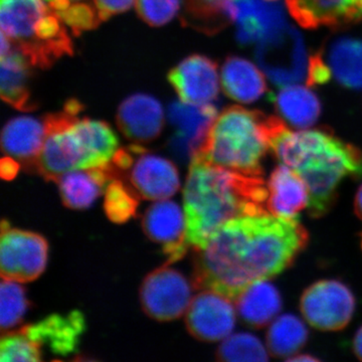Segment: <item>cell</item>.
Listing matches in <instances>:
<instances>
[{
	"label": "cell",
	"mask_w": 362,
	"mask_h": 362,
	"mask_svg": "<svg viewBox=\"0 0 362 362\" xmlns=\"http://www.w3.org/2000/svg\"><path fill=\"white\" fill-rule=\"evenodd\" d=\"M235 303L243 322L252 328L266 327L282 309L280 293L267 280L250 286L235 300Z\"/></svg>",
	"instance_id": "cb8c5ba5"
},
{
	"label": "cell",
	"mask_w": 362,
	"mask_h": 362,
	"mask_svg": "<svg viewBox=\"0 0 362 362\" xmlns=\"http://www.w3.org/2000/svg\"><path fill=\"white\" fill-rule=\"evenodd\" d=\"M185 325L190 335L201 341L226 339L235 325L232 300L211 290H202L190 301L185 312Z\"/></svg>",
	"instance_id": "7c38bea8"
},
{
	"label": "cell",
	"mask_w": 362,
	"mask_h": 362,
	"mask_svg": "<svg viewBox=\"0 0 362 362\" xmlns=\"http://www.w3.org/2000/svg\"><path fill=\"white\" fill-rule=\"evenodd\" d=\"M0 361L2 362H37L42 361V352L21 330L2 335L0 342Z\"/></svg>",
	"instance_id": "836d02e7"
},
{
	"label": "cell",
	"mask_w": 362,
	"mask_h": 362,
	"mask_svg": "<svg viewBox=\"0 0 362 362\" xmlns=\"http://www.w3.org/2000/svg\"><path fill=\"white\" fill-rule=\"evenodd\" d=\"M168 81L183 103L211 104L220 92L218 65L202 54H192L169 71Z\"/></svg>",
	"instance_id": "9a60e30c"
},
{
	"label": "cell",
	"mask_w": 362,
	"mask_h": 362,
	"mask_svg": "<svg viewBox=\"0 0 362 362\" xmlns=\"http://www.w3.org/2000/svg\"><path fill=\"white\" fill-rule=\"evenodd\" d=\"M270 130L271 117L244 107H228L216 117L204 146L192 158L263 176L262 161L271 149Z\"/></svg>",
	"instance_id": "277c9868"
},
{
	"label": "cell",
	"mask_w": 362,
	"mask_h": 362,
	"mask_svg": "<svg viewBox=\"0 0 362 362\" xmlns=\"http://www.w3.org/2000/svg\"><path fill=\"white\" fill-rule=\"evenodd\" d=\"M45 2H47V4H51L52 2L56 1V0H45Z\"/></svg>",
	"instance_id": "ee69618b"
},
{
	"label": "cell",
	"mask_w": 362,
	"mask_h": 362,
	"mask_svg": "<svg viewBox=\"0 0 362 362\" xmlns=\"http://www.w3.org/2000/svg\"><path fill=\"white\" fill-rule=\"evenodd\" d=\"M45 137L44 121L30 116L11 119L1 133V148L20 162L25 170L35 171Z\"/></svg>",
	"instance_id": "44dd1931"
},
{
	"label": "cell",
	"mask_w": 362,
	"mask_h": 362,
	"mask_svg": "<svg viewBox=\"0 0 362 362\" xmlns=\"http://www.w3.org/2000/svg\"><path fill=\"white\" fill-rule=\"evenodd\" d=\"M286 6L292 18L308 30L341 28L362 20L356 0H286Z\"/></svg>",
	"instance_id": "d6986e66"
},
{
	"label": "cell",
	"mask_w": 362,
	"mask_h": 362,
	"mask_svg": "<svg viewBox=\"0 0 362 362\" xmlns=\"http://www.w3.org/2000/svg\"><path fill=\"white\" fill-rule=\"evenodd\" d=\"M308 240V232L297 218L271 214L233 218L206 246L194 249L192 286L235 302L250 286L289 268Z\"/></svg>",
	"instance_id": "6da1fadb"
},
{
	"label": "cell",
	"mask_w": 362,
	"mask_h": 362,
	"mask_svg": "<svg viewBox=\"0 0 362 362\" xmlns=\"http://www.w3.org/2000/svg\"><path fill=\"white\" fill-rule=\"evenodd\" d=\"M86 329L84 315L71 311L66 315L52 314L21 331L40 347L49 349L52 354L65 357L77 350L80 338Z\"/></svg>",
	"instance_id": "e0dca14e"
},
{
	"label": "cell",
	"mask_w": 362,
	"mask_h": 362,
	"mask_svg": "<svg viewBox=\"0 0 362 362\" xmlns=\"http://www.w3.org/2000/svg\"><path fill=\"white\" fill-rule=\"evenodd\" d=\"M269 351L258 337L251 333H237L223 339L216 350L220 361H267Z\"/></svg>",
	"instance_id": "4dcf8cb0"
},
{
	"label": "cell",
	"mask_w": 362,
	"mask_h": 362,
	"mask_svg": "<svg viewBox=\"0 0 362 362\" xmlns=\"http://www.w3.org/2000/svg\"><path fill=\"white\" fill-rule=\"evenodd\" d=\"M216 117L218 110L211 104H171L168 118L175 128V134L169 141L171 150L181 158L192 160L204 146Z\"/></svg>",
	"instance_id": "5bb4252c"
},
{
	"label": "cell",
	"mask_w": 362,
	"mask_h": 362,
	"mask_svg": "<svg viewBox=\"0 0 362 362\" xmlns=\"http://www.w3.org/2000/svg\"><path fill=\"white\" fill-rule=\"evenodd\" d=\"M57 14L75 35L95 30L102 23L96 6L85 1L73 2Z\"/></svg>",
	"instance_id": "e575fe53"
},
{
	"label": "cell",
	"mask_w": 362,
	"mask_h": 362,
	"mask_svg": "<svg viewBox=\"0 0 362 362\" xmlns=\"http://www.w3.org/2000/svg\"><path fill=\"white\" fill-rule=\"evenodd\" d=\"M115 180L111 164L103 168L76 169L62 175L59 183L62 201L71 209L92 206L111 180Z\"/></svg>",
	"instance_id": "7402d4cb"
},
{
	"label": "cell",
	"mask_w": 362,
	"mask_h": 362,
	"mask_svg": "<svg viewBox=\"0 0 362 362\" xmlns=\"http://www.w3.org/2000/svg\"><path fill=\"white\" fill-rule=\"evenodd\" d=\"M361 249H362V235H361Z\"/></svg>",
	"instance_id": "f6af8a7d"
},
{
	"label": "cell",
	"mask_w": 362,
	"mask_h": 362,
	"mask_svg": "<svg viewBox=\"0 0 362 362\" xmlns=\"http://www.w3.org/2000/svg\"><path fill=\"white\" fill-rule=\"evenodd\" d=\"M270 99L279 114L295 128L310 127L321 114L319 98L301 86L284 88L278 94H272Z\"/></svg>",
	"instance_id": "484cf974"
},
{
	"label": "cell",
	"mask_w": 362,
	"mask_h": 362,
	"mask_svg": "<svg viewBox=\"0 0 362 362\" xmlns=\"http://www.w3.org/2000/svg\"><path fill=\"white\" fill-rule=\"evenodd\" d=\"M145 235L160 245L168 257L165 265L180 261L190 246L187 240V218L175 202L163 199L151 204L142 218Z\"/></svg>",
	"instance_id": "4fadbf2b"
},
{
	"label": "cell",
	"mask_w": 362,
	"mask_h": 362,
	"mask_svg": "<svg viewBox=\"0 0 362 362\" xmlns=\"http://www.w3.org/2000/svg\"><path fill=\"white\" fill-rule=\"evenodd\" d=\"M354 351L357 358L362 361V326L357 331L354 340Z\"/></svg>",
	"instance_id": "ab89813d"
},
{
	"label": "cell",
	"mask_w": 362,
	"mask_h": 362,
	"mask_svg": "<svg viewBox=\"0 0 362 362\" xmlns=\"http://www.w3.org/2000/svg\"><path fill=\"white\" fill-rule=\"evenodd\" d=\"M354 211L362 221V185L357 190L356 199H354Z\"/></svg>",
	"instance_id": "60d3db41"
},
{
	"label": "cell",
	"mask_w": 362,
	"mask_h": 362,
	"mask_svg": "<svg viewBox=\"0 0 362 362\" xmlns=\"http://www.w3.org/2000/svg\"><path fill=\"white\" fill-rule=\"evenodd\" d=\"M32 66L23 52L14 47L1 56V98L18 111L30 112L37 108L30 89Z\"/></svg>",
	"instance_id": "603a6c76"
},
{
	"label": "cell",
	"mask_w": 362,
	"mask_h": 362,
	"mask_svg": "<svg viewBox=\"0 0 362 362\" xmlns=\"http://www.w3.org/2000/svg\"><path fill=\"white\" fill-rule=\"evenodd\" d=\"M288 361H318V358H316V357L310 356V354H300V356H297V354H295V356H293L292 357H290V358H288Z\"/></svg>",
	"instance_id": "b9f144b4"
},
{
	"label": "cell",
	"mask_w": 362,
	"mask_h": 362,
	"mask_svg": "<svg viewBox=\"0 0 362 362\" xmlns=\"http://www.w3.org/2000/svg\"><path fill=\"white\" fill-rule=\"evenodd\" d=\"M356 298L346 285L337 280H321L305 290L300 311L312 327L320 331H340L351 321Z\"/></svg>",
	"instance_id": "9c48e42d"
},
{
	"label": "cell",
	"mask_w": 362,
	"mask_h": 362,
	"mask_svg": "<svg viewBox=\"0 0 362 362\" xmlns=\"http://www.w3.org/2000/svg\"><path fill=\"white\" fill-rule=\"evenodd\" d=\"M180 0H136V11L150 26H162L175 18Z\"/></svg>",
	"instance_id": "d590c367"
},
{
	"label": "cell",
	"mask_w": 362,
	"mask_h": 362,
	"mask_svg": "<svg viewBox=\"0 0 362 362\" xmlns=\"http://www.w3.org/2000/svg\"><path fill=\"white\" fill-rule=\"evenodd\" d=\"M1 33L30 65L49 68L73 54L66 25L42 0H0Z\"/></svg>",
	"instance_id": "5b68a950"
},
{
	"label": "cell",
	"mask_w": 362,
	"mask_h": 362,
	"mask_svg": "<svg viewBox=\"0 0 362 362\" xmlns=\"http://www.w3.org/2000/svg\"><path fill=\"white\" fill-rule=\"evenodd\" d=\"M181 21L206 35L220 33L233 23L230 0H185Z\"/></svg>",
	"instance_id": "f546056e"
},
{
	"label": "cell",
	"mask_w": 362,
	"mask_h": 362,
	"mask_svg": "<svg viewBox=\"0 0 362 362\" xmlns=\"http://www.w3.org/2000/svg\"><path fill=\"white\" fill-rule=\"evenodd\" d=\"M134 146V160L120 180L127 178L126 182L140 199L158 202L175 195L180 189V180L173 162L150 153L139 145Z\"/></svg>",
	"instance_id": "8fae6325"
},
{
	"label": "cell",
	"mask_w": 362,
	"mask_h": 362,
	"mask_svg": "<svg viewBox=\"0 0 362 362\" xmlns=\"http://www.w3.org/2000/svg\"><path fill=\"white\" fill-rule=\"evenodd\" d=\"M116 120L119 129L127 139L136 143L151 142L163 130V108L154 97L132 95L119 107Z\"/></svg>",
	"instance_id": "ac0fdd59"
},
{
	"label": "cell",
	"mask_w": 362,
	"mask_h": 362,
	"mask_svg": "<svg viewBox=\"0 0 362 362\" xmlns=\"http://www.w3.org/2000/svg\"><path fill=\"white\" fill-rule=\"evenodd\" d=\"M21 168V163L16 161L13 157L7 156L2 159L0 163V173L4 180H13L18 175V169Z\"/></svg>",
	"instance_id": "f35d334b"
},
{
	"label": "cell",
	"mask_w": 362,
	"mask_h": 362,
	"mask_svg": "<svg viewBox=\"0 0 362 362\" xmlns=\"http://www.w3.org/2000/svg\"><path fill=\"white\" fill-rule=\"evenodd\" d=\"M221 85L226 96L249 104L265 94L267 85L261 71L240 57H228L221 69Z\"/></svg>",
	"instance_id": "d4e9b609"
},
{
	"label": "cell",
	"mask_w": 362,
	"mask_h": 362,
	"mask_svg": "<svg viewBox=\"0 0 362 362\" xmlns=\"http://www.w3.org/2000/svg\"><path fill=\"white\" fill-rule=\"evenodd\" d=\"M331 70L328 64L324 61L321 52H315L310 57L307 84L309 86L322 85L331 78Z\"/></svg>",
	"instance_id": "8d00e7d4"
},
{
	"label": "cell",
	"mask_w": 362,
	"mask_h": 362,
	"mask_svg": "<svg viewBox=\"0 0 362 362\" xmlns=\"http://www.w3.org/2000/svg\"><path fill=\"white\" fill-rule=\"evenodd\" d=\"M271 150L303 178L309 190V214L322 218L334 206L338 187L347 177L362 176V152L330 129L293 132L283 119L272 116Z\"/></svg>",
	"instance_id": "7a4b0ae2"
},
{
	"label": "cell",
	"mask_w": 362,
	"mask_h": 362,
	"mask_svg": "<svg viewBox=\"0 0 362 362\" xmlns=\"http://www.w3.org/2000/svg\"><path fill=\"white\" fill-rule=\"evenodd\" d=\"M266 206L278 218H297L309 206V190L303 178L289 166L281 164L272 171L268 182Z\"/></svg>",
	"instance_id": "ffe728a7"
},
{
	"label": "cell",
	"mask_w": 362,
	"mask_h": 362,
	"mask_svg": "<svg viewBox=\"0 0 362 362\" xmlns=\"http://www.w3.org/2000/svg\"><path fill=\"white\" fill-rule=\"evenodd\" d=\"M28 308L25 291L16 281L2 279L0 286V325L2 332L13 329L23 321Z\"/></svg>",
	"instance_id": "d6a6232c"
},
{
	"label": "cell",
	"mask_w": 362,
	"mask_h": 362,
	"mask_svg": "<svg viewBox=\"0 0 362 362\" xmlns=\"http://www.w3.org/2000/svg\"><path fill=\"white\" fill-rule=\"evenodd\" d=\"M75 128L84 144L92 168L108 165L119 145L118 138L111 126L103 121L77 118Z\"/></svg>",
	"instance_id": "83f0119b"
},
{
	"label": "cell",
	"mask_w": 362,
	"mask_h": 362,
	"mask_svg": "<svg viewBox=\"0 0 362 362\" xmlns=\"http://www.w3.org/2000/svg\"><path fill=\"white\" fill-rule=\"evenodd\" d=\"M83 106L77 100L66 102L58 113L45 117V137L35 173L47 181H57L76 169L92 168L84 144L75 128Z\"/></svg>",
	"instance_id": "8992f818"
},
{
	"label": "cell",
	"mask_w": 362,
	"mask_h": 362,
	"mask_svg": "<svg viewBox=\"0 0 362 362\" xmlns=\"http://www.w3.org/2000/svg\"><path fill=\"white\" fill-rule=\"evenodd\" d=\"M136 0H94L98 13L102 21L109 20L111 16L125 13L133 6Z\"/></svg>",
	"instance_id": "74e56055"
},
{
	"label": "cell",
	"mask_w": 362,
	"mask_h": 362,
	"mask_svg": "<svg viewBox=\"0 0 362 362\" xmlns=\"http://www.w3.org/2000/svg\"><path fill=\"white\" fill-rule=\"evenodd\" d=\"M331 74L349 89L362 88V39L342 37L328 47L327 62Z\"/></svg>",
	"instance_id": "4316f807"
},
{
	"label": "cell",
	"mask_w": 362,
	"mask_h": 362,
	"mask_svg": "<svg viewBox=\"0 0 362 362\" xmlns=\"http://www.w3.org/2000/svg\"><path fill=\"white\" fill-rule=\"evenodd\" d=\"M357 6H358L359 11L362 14V0H356Z\"/></svg>",
	"instance_id": "7bdbcfd3"
},
{
	"label": "cell",
	"mask_w": 362,
	"mask_h": 362,
	"mask_svg": "<svg viewBox=\"0 0 362 362\" xmlns=\"http://www.w3.org/2000/svg\"><path fill=\"white\" fill-rule=\"evenodd\" d=\"M267 199L268 187L263 176L243 175L192 158L183 190L188 243L199 249L226 221L270 214Z\"/></svg>",
	"instance_id": "3957f363"
},
{
	"label": "cell",
	"mask_w": 362,
	"mask_h": 362,
	"mask_svg": "<svg viewBox=\"0 0 362 362\" xmlns=\"http://www.w3.org/2000/svg\"><path fill=\"white\" fill-rule=\"evenodd\" d=\"M47 240L37 233L11 228L1 223L0 274L6 280L32 282L44 273L47 261Z\"/></svg>",
	"instance_id": "ba28073f"
},
{
	"label": "cell",
	"mask_w": 362,
	"mask_h": 362,
	"mask_svg": "<svg viewBox=\"0 0 362 362\" xmlns=\"http://www.w3.org/2000/svg\"><path fill=\"white\" fill-rule=\"evenodd\" d=\"M139 295L145 314L166 322L180 318L187 312L192 301V287L180 272L164 265L146 276Z\"/></svg>",
	"instance_id": "30bf717a"
},
{
	"label": "cell",
	"mask_w": 362,
	"mask_h": 362,
	"mask_svg": "<svg viewBox=\"0 0 362 362\" xmlns=\"http://www.w3.org/2000/svg\"><path fill=\"white\" fill-rule=\"evenodd\" d=\"M267 349L276 358L292 357L308 340V330L298 317L292 314L279 316L267 332Z\"/></svg>",
	"instance_id": "f1b7e54d"
},
{
	"label": "cell",
	"mask_w": 362,
	"mask_h": 362,
	"mask_svg": "<svg viewBox=\"0 0 362 362\" xmlns=\"http://www.w3.org/2000/svg\"><path fill=\"white\" fill-rule=\"evenodd\" d=\"M139 199V195L126 181L115 178L105 190V213L114 223H126L135 216Z\"/></svg>",
	"instance_id": "1f68e13d"
},
{
	"label": "cell",
	"mask_w": 362,
	"mask_h": 362,
	"mask_svg": "<svg viewBox=\"0 0 362 362\" xmlns=\"http://www.w3.org/2000/svg\"><path fill=\"white\" fill-rule=\"evenodd\" d=\"M230 11L242 45L261 42L286 25L284 6L274 0H230Z\"/></svg>",
	"instance_id": "2e32d148"
},
{
	"label": "cell",
	"mask_w": 362,
	"mask_h": 362,
	"mask_svg": "<svg viewBox=\"0 0 362 362\" xmlns=\"http://www.w3.org/2000/svg\"><path fill=\"white\" fill-rule=\"evenodd\" d=\"M256 59L275 85H295L308 77L310 57L303 37L287 23L259 42Z\"/></svg>",
	"instance_id": "52a82bcc"
}]
</instances>
